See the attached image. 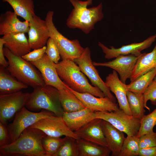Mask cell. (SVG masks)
<instances>
[{
  "mask_svg": "<svg viewBox=\"0 0 156 156\" xmlns=\"http://www.w3.org/2000/svg\"><path fill=\"white\" fill-rule=\"evenodd\" d=\"M47 135L39 129L28 127L14 141L0 147V156H47L42 142Z\"/></svg>",
  "mask_w": 156,
  "mask_h": 156,
  "instance_id": "1",
  "label": "cell"
},
{
  "mask_svg": "<svg viewBox=\"0 0 156 156\" xmlns=\"http://www.w3.org/2000/svg\"><path fill=\"white\" fill-rule=\"evenodd\" d=\"M74 7L66 20V25L71 29H79L86 34L94 29V25L104 17L102 3L88 8L93 0H68Z\"/></svg>",
  "mask_w": 156,
  "mask_h": 156,
  "instance_id": "2",
  "label": "cell"
},
{
  "mask_svg": "<svg viewBox=\"0 0 156 156\" xmlns=\"http://www.w3.org/2000/svg\"><path fill=\"white\" fill-rule=\"evenodd\" d=\"M54 65L59 76L74 91L80 93H88L98 97L105 96L99 89L89 83L74 61L63 60Z\"/></svg>",
  "mask_w": 156,
  "mask_h": 156,
  "instance_id": "3",
  "label": "cell"
},
{
  "mask_svg": "<svg viewBox=\"0 0 156 156\" xmlns=\"http://www.w3.org/2000/svg\"><path fill=\"white\" fill-rule=\"evenodd\" d=\"M25 107L33 112L45 109L60 117H62L64 113L60 101L59 91L51 86L44 85L34 88Z\"/></svg>",
  "mask_w": 156,
  "mask_h": 156,
  "instance_id": "4",
  "label": "cell"
},
{
  "mask_svg": "<svg viewBox=\"0 0 156 156\" xmlns=\"http://www.w3.org/2000/svg\"><path fill=\"white\" fill-rule=\"evenodd\" d=\"M3 52L9 64L6 69L12 76L34 88L45 85L41 74L30 62L14 54L5 47Z\"/></svg>",
  "mask_w": 156,
  "mask_h": 156,
  "instance_id": "5",
  "label": "cell"
},
{
  "mask_svg": "<svg viewBox=\"0 0 156 156\" xmlns=\"http://www.w3.org/2000/svg\"><path fill=\"white\" fill-rule=\"evenodd\" d=\"M54 12L49 10L47 13L45 21L49 30L50 36L55 43L62 60H74L79 57L84 48L77 39L70 40L57 30L53 21Z\"/></svg>",
  "mask_w": 156,
  "mask_h": 156,
  "instance_id": "6",
  "label": "cell"
},
{
  "mask_svg": "<svg viewBox=\"0 0 156 156\" xmlns=\"http://www.w3.org/2000/svg\"><path fill=\"white\" fill-rule=\"evenodd\" d=\"M53 116L55 115L53 113L45 109L34 112L24 107L16 114L13 122L7 126L12 143L18 139L24 129L40 119Z\"/></svg>",
  "mask_w": 156,
  "mask_h": 156,
  "instance_id": "7",
  "label": "cell"
},
{
  "mask_svg": "<svg viewBox=\"0 0 156 156\" xmlns=\"http://www.w3.org/2000/svg\"><path fill=\"white\" fill-rule=\"evenodd\" d=\"M95 118L108 122L127 135L136 136L140 125V119L120 109L111 112L95 111Z\"/></svg>",
  "mask_w": 156,
  "mask_h": 156,
  "instance_id": "8",
  "label": "cell"
},
{
  "mask_svg": "<svg viewBox=\"0 0 156 156\" xmlns=\"http://www.w3.org/2000/svg\"><path fill=\"white\" fill-rule=\"evenodd\" d=\"M30 94L21 91L0 94V122L7 126L8 122L25 107Z\"/></svg>",
  "mask_w": 156,
  "mask_h": 156,
  "instance_id": "9",
  "label": "cell"
},
{
  "mask_svg": "<svg viewBox=\"0 0 156 156\" xmlns=\"http://www.w3.org/2000/svg\"><path fill=\"white\" fill-rule=\"evenodd\" d=\"M89 48H84L82 53L74 61L78 65L81 72L89 79L94 86L99 89L106 96L116 102V98L111 92L109 88L100 77L98 71L94 65L91 57Z\"/></svg>",
  "mask_w": 156,
  "mask_h": 156,
  "instance_id": "10",
  "label": "cell"
},
{
  "mask_svg": "<svg viewBox=\"0 0 156 156\" xmlns=\"http://www.w3.org/2000/svg\"><path fill=\"white\" fill-rule=\"evenodd\" d=\"M29 127L39 129L51 136L61 137L64 136L76 139L80 138L69 128L62 117L56 116L40 119Z\"/></svg>",
  "mask_w": 156,
  "mask_h": 156,
  "instance_id": "11",
  "label": "cell"
},
{
  "mask_svg": "<svg viewBox=\"0 0 156 156\" xmlns=\"http://www.w3.org/2000/svg\"><path fill=\"white\" fill-rule=\"evenodd\" d=\"M156 39V34L151 36L140 43H134L121 47L116 48L113 46L108 48L101 42H99V46L105 53V58L108 59L115 58L120 55H133L139 56L142 50L149 47Z\"/></svg>",
  "mask_w": 156,
  "mask_h": 156,
  "instance_id": "12",
  "label": "cell"
},
{
  "mask_svg": "<svg viewBox=\"0 0 156 156\" xmlns=\"http://www.w3.org/2000/svg\"><path fill=\"white\" fill-rule=\"evenodd\" d=\"M30 62L40 72L45 85L52 86L58 90L67 88V84L60 78L57 73L55 63L45 53L38 60Z\"/></svg>",
  "mask_w": 156,
  "mask_h": 156,
  "instance_id": "13",
  "label": "cell"
},
{
  "mask_svg": "<svg viewBox=\"0 0 156 156\" xmlns=\"http://www.w3.org/2000/svg\"><path fill=\"white\" fill-rule=\"evenodd\" d=\"M140 55L137 56L133 55H120L110 61L94 62L93 64L95 66H105L113 69L119 75L120 81L125 83L127 79L130 78L135 65Z\"/></svg>",
  "mask_w": 156,
  "mask_h": 156,
  "instance_id": "14",
  "label": "cell"
},
{
  "mask_svg": "<svg viewBox=\"0 0 156 156\" xmlns=\"http://www.w3.org/2000/svg\"><path fill=\"white\" fill-rule=\"evenodd\" d=\"M29 23L28 41L30 48L34 49L45 46L50 38L45 20L35 15Z\"/></svg>",
  "mask_w": 156,
  "mask_h": 156,
  "instance_id": "15",
  "label": "cell"
},
{
  "mask_svg": "<svg viewBox=\"0 0 156 156\" xmlns=\"http://www.w3.org/2000/svg\"><path fill=\"white\" fill-rule=\"evenodd\" d=\"M68 88L83 103L85 107L96 112H111L120 110L118 104L109 98L98 97L88 93H80Z\"/></svg>",
  "mask_w": 156,
  "mask_h": 156,
  "instance_id": "16",
  "label": "cell"
},
{
  "mask_svg": "<svg viewBox=\"0 0 156 156\" xmlns=\"http://www.w3.org/2000/svg\"><path fill=\"white\" fill-rule=\"evenodd\" d=\"M103 120L95 118L74 132L80 138L107 147L103 129Z\"/></svg>",
  "mask_w": 156,
  "mask_h": 156,
  "instance_id": "17",
  "label": "cell"
},
{
  "mask_svg": "<svg viewBox=\"0 0 156 156\" xmlns=\"http://www.w3.org/2000/svg\"><path fill=\"white\" fill-rule=\"evenodd\" d=\"M105 82L110 91L115 95L120 109L132 116L127 101L126 85L120 81L117 72L113 70L106 77Z\"/></svg>",
  "mask_w": 156,
  "mask_h": 156,
  "instance_id": "18",
  "label": "cell"
},
{
  "mask_svg": "<svg viewBox=\"0 0 156 156\" xmlns=\"http://www.w3.org/2000/svg\"><path fill=\"white\" fill-rule=\"evenodd\" d=\"M14 11H8L0 16V35L15 33H28L29 23L28 21H20Z\"/></svg>",
  "mask_w": 156,
  "mask_h": 156,
  "instance_id": "19",
  "label": "cell"
},
{
  "mask_svg": "<svg viewBox=\"0 0 156 156\" xmlns=\"http://www.w3.org/2000/svg\"><path fill=\"white\" fill-rule=\"evenodd\" d=\"M2 38L5 41V47L17 56L22 57L31 51V49L25 33H11Z\"/></svg>",
  "mask_w": 156,
  "mask_h": 156,
  "instance_id": "20",
  "label": "cell"
},
{
  "mask_svg": "<svg viewBox=\"0 0 156 156\" xmlns=\"http://www.w3.org/2000/svg\"><path fill=\"white\" fill-rule=\"evenodd\" d=\"M103 127L107 143L112 156H119L125 138L124 133L118 129L108 122L103 120Z\"/></svg>",
  "mask_w": 156,
  "mask_h": 156,
  "instance_id": "21",
  "label": "cell"
},
{
  "mask_svg": "<svg viewBox=\"0 0 156 156\" xmlns=\"http://www.w3.org/2000/svg\"><path fill=\"white\" fill-rule=\"evenodd\" d=\"M95 111L86 107L74 112H64L62 117L69 128L74 132L95 118Z\"/></svg>",
  "mask_w": 156,
  "mask_h": 156,
  "instance_id": "22",
  "label": "cell"
},
{
  "mask_svg": "<svg viewBox=\"0 0 156 156\" xmlns=\"http://www.w3.org/2000/svg\"><path fill=\"white\" fill-rule=\"evenodd\" d=\"M155 68H156V44L151 52L141 55L130 78L131 82Z\"/></svg>",
  "mask_w": 156,
  "mask_h": 156,
  "instance_id": "23",
  "label": "cell"
},
{
  "mask_svg": "<svg viewBox=\"0 0 156 156\" xmlns=\"http://www.w3.org/2000/svg\"><path fill=\"white\" fill-rule=\"evenodd\" d=\"M27 85L12 76L5 68L0 66V94L21 91L28 87Z\"/></svg>",
  "mask_w": 156,
  "mask_h": 156,
  "instance_id": "24",
  "label": "cell"
},
{
  "mask_svg": "<svg viewBox=\"0 0 156 156\" xmlns=\"http://www.w3.org/2000/svg\"><path fill=\"white\" fill-rule=\"evenodd\" d=\"M77 156H109L111 152L104 146L83 139H76Z\"/></svg>",
  "mask_w": 156,
  "mask_h": 156,
  "instance_id": "25",
  "label": "cell"
},
{
  "mask_svg": "<svg viewBox=\"0 0 156 156\" xmlns=\"http://www.w3.org/2000/svg\"><path fill=\"white\" fill-rule=\"evenodd\" d=\"M59 91L60 100L64 112H70L80 110L86 107L68 87Z\"/></svg>",
  "mask_w": 156,
  "mask_h": 156,
  "instance_id": "26",
  "label": "cell"
},
{
  "mask_svg": "<svg viewBox=\"0 0 156 156\" xmlns=\"http://www.w3.org/2000/svg\"><path fill=\"white\" fill-rule=\"evenodd\" d=\"M12 6L14 12L19 16L29 22L35 15L33 0H2Z\"/></svg>",
  "mask_w": 156,
  "mask_h": 156,
  "instance_id": "27",
  "label": "cell"
},
{
  "mask_svg": "<svg viewBox=\"0 0 156 156\" xmlns=\"http://www.w3.org/2000/svg\"><path fill=\"white\" fill-rule=\"evenodd\" d=\"M156 76V68H155L126 85L127 90L138 95H142Z\"/></svg>",
  "mask_w": 156,
  "mask_h": 156,
  "instance_id": "28",
  "label": "cell"
},
{
  "mask_svg": "<svg viewBox=\"0 0 156 156\" xmlns=\"http://www.w3.org/2000/svg\"><path fill=\"white\" fill-rule=\"evenodd\" d=\"M126 94L132 116L140 120L145 112L143 95H138L129 91H127Z\"/></svg>",
  "mask_w": 156,
  "mask_h": 156,
  "instance_id": "29",
  "label": "cell"
},
{
  "mask_svg": "<svg viewBox=\"0 0 156 156\" xmlns=\"http://www.w3.org/2000/svg\"><path fill=\"white\" fill-rule=\"evenodd\" d=\"M139 138L136 136L127 135L122 145L119 156H139Z\"/></svg>",
  "mask_w": 156,
  "mask_h": 156,
  "instance_id": "30",
  "label": "cell"
},
{
  "mask_svg": "<svg viewBox=\"0 0 156 156\" xmlns=\"http://www.w3.org/2000/svg\"><path fill=\"white\" fill-rule=\"evenodd\" d=\"M65 140V136L64 138H61L47 135L43 138L42 141V145L47 156H54Z\"/></svg>",
  "mask_w": 156,
  "mask_h": 156,
  "instance_id": "31",
  "label": "cell"
},
{
  "mask_svg": "<svg viewBox=\"0 0 156 156\" xmlns=\"http://www.w3.org/2000/svg\"><path fill=\"white\" fill-rule=\"evenodd\" d=\"M156 125V108L150 114L144 115L140 119V125L136 135L139 138L141 136L153 130Z\"/></svg>",
  "mask_w": 156,
  "mask_h": 156,
  "instance_id": "32",
  "label": "cell"
},
{
  "mask_svg": "<svg viewBox=\"0 0 156 156\" xmlns=\"http://www.w3.org/2000/svg\"><path fill=\"white\" fill-rule=\"evenodd\" d=\"M66 140L54 156H77L76 139L65 136Z\"/></svg>",
  "mask_w": 156,
  "mask_h": 156,
  "instance_id": "33",
  "label": "cell"
},
{
  "mask_svg": "<svg viewBox=\"0 0 156 156\" xmlns=\"http://www.w3.org/2000/svg\"><path fill=\"white\" fill-rule=\"evenodd\" d=\"M143 95L144 107L150 111V109L147 105L146 103L150 100L152 104L156 105V81L153 80L151 82Z\"/></svg>",
  "mask_w": 156,
  "mask_h": 156,
  "instance_id": "34",
  "label": "cell"
},
{
  "mask_svg": "<svg viewBox=\"0 0 156 156\" xmlns=\"http://www.w3.org/2000/svg\"><path fill=\"white\" fill-rule=\"evenodd\" d=\"M47 46L45 53L55 63H58L60 56L55 43L50 37L48 40Z\"/></svg>",
  "mask_w": 156,
  "mask_h": 156,
  "instance_id": "35",
  "label": "cell"
},
{
  "mask_svg": "<svg viewBox=\"0 0 156 156\" xmlns=\"http://www.w3.org/2000/svg\"><path fill=\"white\" fill-rule=\"evenodd\" d=\"M140 148L156 146V132L152 130L139 138Z\"/></svg>",
  "mask_w": 156,
  "mask_h": 156,
  "instance_id": "36",
  "label": "cell"
},
{
  "mask_svg": "<svg viewBox=\"0 0 156 156\" xmlns=\"http://www.w3.org/2000/svg\"><path fill=\"white\" fill-rule=\"evenodd\" d=\"M47 46L34 49L22 57L27 61L31 62L35 61L41 58L45 53Z\"/></svg>",
  "mask_w": 156,
  "mask_h": 156,
  "instance_id": "37",
  "label": "cell"
},
{
  "mask_svg": "<svg viewBox=\"0 0 156 156\" xmlns=\"http://www.w3.org/2000/svg\"><path fill=\"white\" fill-rule=\"evenodd\" d=\"M11 143L10 135L7 126L0 122V147Z\"/></svg>",
  "mask_w": 156,
  "mask_h": 156,
  "instance_id": "38",
  "label": "cell"
},
{
  "mask_svg": "<svg viewBox=\"0 0 156 156\" xmlns=\"http://www.w3.org/2000/svg\"><path fill=\"white\" fill-rule=\"evenodd\" d=\"M139 156H156V146L140 148Z\"/></svg>",
  "mask_w": 156,
  "mask_h": 156,
  "instance_id": "39",
  "label": "cell"
},
{
  "mask_svg": "<svg viewBox=\"0 0 156 156\" xmlns=\"http://www.w3.org/2000/svg\"><path fill=\"white\" fill-rule=\"evenodd\" d=\"M5 41L2 38H0V64L5 68L8 66V62L5 58V55L3 52V46Z\"/></svg>",
  "mask_w": 156,
  "mask_h": 156,
  "instance_id": "40",
  "label": "cell"
},
{
  "mask_svg": "<svg viewBox=\"0 0 156 156\" xmlns=\"http://www.w3.org/2000/svg\"><path fill=\"white\" fill-rule=\"evenodd\" d=\"M153 80L155 81H156V76L154 78V79Z\"/></svg>",
  "mask_w": 156,
  "mask_h": 156,
  "instance_id": "41",
  "label": "cell"
}]
</instances>
